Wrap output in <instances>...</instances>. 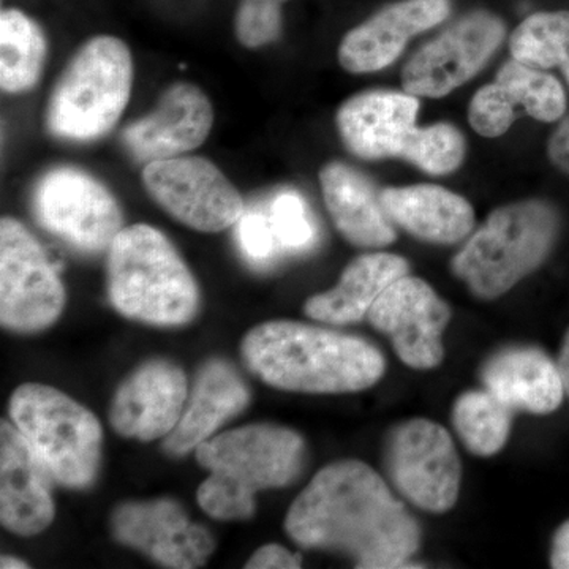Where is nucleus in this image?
Masks as SVG:
<instances>
[{
	"label": "nucleus",
	"mask_w": 569,
	"mask_h": 569,
	"mask_svg": "<svg viewBox=\"0 0 569 569\" xmlns=\"http://www.w3.org/2000/svg\"><path fill=\"white\" fill-rule=\"evenodd\" d=\"M284 530L301 548L346 553L362 569L410 567L421 546L418 520L361 460L318 471L291 505Z\"/></svg>",
	"instance_id": "f257e3e1"
},
{
	"label": "nucleus",
	"mask_w": 569,
	"mask_h": 569,
	"mask_svg": "<svg viewBox=\"0 0 569 569\" xmlns=\"http://www.w3.org/2000/svg\"><path fill=\"white\" fill-rule=\"evenodd\" d=\"M247 367L269 387L306 395H346L373 387L387 362L361 337L298 321H268L247 332Z\"/></svg>",
	"instance_id": "f03ea898"
},
{
	"label": "nucleus",
	"mask_w": 569,
	"mask_h": 569,
	"mask_svg": "<svg viewBox=\"0 0 569 569\" xmlns=\"http://www.w3.org/2000/svg\"><path fill=\"white\" fill-rule=\"evenodd\" d=\"M306 445L295 430L252 425L209 438L197 448V460L209 471L197 498L217 520H247L258 490L293 482L305 462Z\"/></svg>",
	"instance_id": "7ed1b4c3"
},
{
	"label": "nucleus",
	"mask_w": 569,
	"mask_h": 569,
	"mask_svg": "<svg viewBox=\"0 0 569 569\" xmlns=\"http://www.w3.org/2000/svg\"><path fill=\"white\" fill-rule=\"evenodd\" d=\"M108 296L121 316L153 326H181L197 316L200 291L170 239L151 227L122 228L108 249Z\"/></svg>",
	"instance_id": "20e7f679"
},
{
	"label": "nucleus",
	"mask_w": 569,
	"mask_h": 569,
	"mask_svg": "<svg viewBox=\"0 0 569 569\" xmlns=\"http://www.w3.org/2000/svg\"><path fill=\"white\" fill-rule=\"evenodd\" d=\"M133 73L126 41L112 36L86 41L52 89L44 111L47 132L73 142L110 133L132 97Z\"/></svg>",
	"instance_id": "39448f33"
},
{
	"label": "nucleus",
	"mask_w": 569,
	"mask_h": 569,
	"mask_svg": "<svg viewBox=\"0 0 569 569\" xmlns=\"http://www.w3.org/2000/svg\"><path fill=\"white\" fill-rule=\"evenodd\" d=\"M559 233V212L548 201L503 206L456 254L452 272L477 298H500L545 263Z\"/></svg>",
	"instance_id": "423d86ee"
},
{
	"label": "nucleus",
	"mask_w": 569,
	"mask_h": 569,
	"mask_svg": "<svg viewBox=\"0 0 569 569\" xmlns=\"http://www.w3.org/2000/svg\"><path fill=\"white\" fill-rule=\"evenodd\" d=\"M10 418L52 478L71 489L92 485L103 433L88 408L47 385L26 383L11 396Z\"/></svg>",
	"instance_id": "0eeeda50"
},
{
	"label": "nucleus",
	"mask_w": 569,
	"mask_h": 569,
	"mask_svg": "<svg viewBox=\"0 0 569 569\" xmlns=\"http://www.w3.org/2000/svg\"><path fill=\"white\" fill-rule=\"evenodd\" d=\"M33 217L63 244L86 254L110 249L122 230V209L103 182L77 167H56L33 183Z\"/></svg>",
	"instance_id": "6e6552de"
},
{
	"label": "nucleus",
	"mask_w": 569,
	"mask_h": 569,
	"mask_svg": "<svg viewBox=\"0 0 569 569\" xmlns=\"http://www.w3.org/2000/svg\"><path fill=\"white\" fill-rule=\"evenodd\" d=\"M66 288L36 236L13 217L0 222V321L39 332L61 317Z\"/></svg>",
	"instance_id": "1a4fd4ad"
},
{
	"label": "nucleus",
	"mask_w": 569,
	"mask_h": 569,
	"mask_svg": "<svg viewBox=\"0 0 569 569\" xmlns=\"http://www.w3.org/2000/svg\"><path fill=\"white\" fill-rule=\"evenodd\" d=\"M141 181L168 216L200 233H220L246 212L233 182L204 157L179 156L146 163Z\"/></svg>",
	"instance_id": "9d476101"
},
{
	"label": "nucleus",
	"mask_w": 569,
	"mask_h": 569,
	"mask_svg": "<svg viewBox=\"0 0 569 569\" xmlns=\"http://www.w3.org/2000/svg\"><path fill=\"white\" fill-rule=\"evenodd\" d=\"M385 467L396 489L429 512H447L458 503L462 467L455 441L443 426L410 419L389 432Z\"/></svg>",
	"instance_id": "9b49d317"
},
{
	"label": "nucleus",
	"mask_w": 569,
	"mask_h": 569,
	"mask_svg": "<svg viewBox=\"0 0 569 569\" xmlns=\"http://www.w3.org/2000/svg\"><path fill=\"white\" fill-rule=\"evenodd\" d=\"M507 37V26L488 10H475L422 44L402 70L403 91L441 99L482 70Z\"/></svg>",
	"instance_id": "f8f14e48"
},
{
	"label": "nucleus",
	"mask_w": 569,
	"mask_h": 569,
	"mask_svg": "<svg viewBox=\"0 0 569 569\" xmlns=\"http://www.w3.org/2000/svg\"><path fill=\"white\" fill-rule=\"evenodd\" d=\"M451 316L436 290L410 274L389 284L367 313L370 325L391 340L400 361L415 370L441 365L443 332Z\"/></svg>",
	"instance_id": "ddd939ff"
},
{
	"label": "nucleus",
	"mask_w": 569,
	"mask_h": 569,
	"mask_svg": "<svg viewBox=\"0 0 569 569\" xmlns=\"http://www.w3.org/2000/svg\"><path fill=\"white\" fill-rule=\"evenodd\" d=\"M111 530L119 542L168 568L201 567L216 548L211 533L190 522L170 498L121 505L112 515Z\"/></svg>",
	"instance_id": "4468645a"
},
{
	"label": "nucleus",
	"mask_w": 569,
	"mask_h": 569,
	"mask_svg": "<svg viewBox=\"0 0 569 569\" xmlns=\"http://www.w3.org/2000/svg\"><path fill=\"white\" fill-rule=\"evenodd\" d=\"M212 127L213 108L203 89L174 82L151 112L123 129L121 142L137 162L146 164L194 151L208 140Z\"/></svg>",
	"instance_id": "2eb2a0df"
},
{
	"label": "nucleus",
	"mask_w": 569,
	"mask_h": 569,
	"mask_svg": "<svg viewBox=\"0 0 569 569\" xmlns=\"http://www.w3.org/2000/svg\"><path fill=\"white\" fill-rule=\"evenodd\" d=\"M186 376L173 362L153 359L138 367L112 397L110 422L119 436L140 441L168 437L186 408Z\"/></svg>",
	"instance_id": "dca6fc26"
},
{
	"label": "nucleus",
	"mask_w": 569,
	"mask_h": 569,
	"mask_svg": "<svg viewBox=\"0 0 569 569\" xmlns=\"http://www.w3.org/2000/svg\"><path fill=\"white\" fill-rule=\"evenodd\" d=\"M449 0H400L351 29L340 43V66L350 73H373L397 61L408 41L451 14Z\"/></svg>",
	"instance_id": "f3484780"
},
{
	"label": "nucleus",
	"mask_w": 569,
	"mask_h": 569,
	"mask_svg": "<svg viewBox=\"0 0 569 569\" xmlns=\"http://www.w3.org/2000/svg\"><path fill=\"white\" fill-rule=\"evenodd\" d=\"M51 473L18 432L0 426V520L11 533L36 537L54 519L50 490Z\"/></svg>",
	"instance_id": "a211bd4d"
},
{
	"label": "nucleus",
	"mask_w": 569,
	"mask_h": 569,
	"mask_svg": "<svg viewBox=\"0 0 569 569\" xmlns=\"http://www.w3.org/2000/svg\"><path fill=\"white\" fill-rule=\"evenodd\" d=\"M417 96L396 91L356 93L340 104L337 130L348 151L362 160L400 159L417 127Z\"/></svg>",
	"instance_id": "6ab92c4d"
},
{
	"label": "nucleus",
	"mask_w": 569,
	"mask_h": 569,
	"mask_svg": "<svg viewBox=\"0 0 569 569\" xmlns=\"http://www.w3.org/2000/svg\"><path fill=\"white\" fill-rule=\"evenodd\" d=\"M249 402V388L238 370L223 359H211L198 372L182 417L164 440V451L176 458L193 451Z\"/></svg>",
	"instance_id": "aec40b11"
},
{
	"label": "nucleus",
	"mask_w": 569,
	"mask_h": 569,
	"mask_svg": "<svg viewBox=\"0 0 569 569\" xmlns=\"http://www.w3.org/2000/svg\"><path fill=\"white\" fill-rule=\"evenodd\" d=\"M479 373L485 388L512 411L549 415L563 400L559 366L539 348H505L490 356Z\"/></svg>",
	"instance_id": "412c9836"
},
{
	"label": "nucleus",
	"mask_w": 569,
	"mask_h": 569,
	"mask_svg": "<svg viewBox=\"0 0 569 569\" xmlns=\"http://www.w3.org/2000/svg\"><path fill=\"white\" fill-rule=\"evenodd\" d=\"M320 187L332 222L350 244L378 249L396 241L395 223L380 192L365 174L350 164L331 162L320 170Z\"/></svg>",
	"instance_id": "4be33fe9"
},
{
	"label": "nucleus",
	"mask_w": 569,
	"mask_h": 569,
	"mask_svg": "<svg viewBox=\"0 0 569 569\" xmlns=\"http://www.w3.org/2000/svg\"><path fill=\"white\" fill-rule=\"evenodd\" d=\"M392 223L430 244L452 246L470 236L475 212L466 198L433 183L389 187L380 192Z\"/></svg>",
	"instance_id": "5701e85b"
},
{
	"label": "nucleus",
	"mask_w": 569,
	"mask_h": 569,
	"mask_svg": "<svg viewBox=\"0 0 569 569\" xmlns=\"http://www.w3.org/2000/svg\"><path fill=\"white\" fill-rule=\"evenodd\" d=\"M408 271V261L399 254H362L347 266L332 290L312 296L306 302V316L323 323H358L389 284Z\"/></svg>",
	"instance_id": "b1692460"
},
{
	"label": "nucleus",
	"mask_w": 569,
	"mask_h": 569,
	"mask_svg": "<svg viewBox=\"0 0 569 569\" xmlns=\"http://www.w3.org/2000/svg\"><path fill=\"white\" fill-rule=\"evenodd\" d=\"M48 41L43 29L24 11L7 9L0 14V88L20 96L36 88L43 73Z\"/></svg>",
	"instance_id": "393cba45"
},
{
	"label": "nucleus",
	"mask_w": 569,
	"mask_h": 569,
	"mask_svg": "<svg viewBox=\"0 0 569 569\" xmlns=\"http://www.w3.org/2000/svg\"><path fill=\"white\" fill-rule=\"evenodd\" d=\"M515 411L488 389L467 391L452 407V425L468 451L490 458L507 445Z\"/></svg>",
	"instance_id": "a878e982"
},
{
	"label": "nucleus",
	"mask_w": 569,
	"mask_h": 569,
	"mask_svg": "<svg viewBox=\"0 0 569 569\" xmlns=\"http://www.w3.org/2000/svg\"><path fill=\"white\" fill-rule=\"evenodd\" d=\"M512 59L535 69H560L569 84V11H539L509 39Z\"/></svg>",
	"instance_id": "bb28decb"
},
{
	"label": "nucleus",
	"mask_w": 569,
	"mask_h": 569,
	"mask_svg": "<svg viewBox=\"0 0 569 569\" xmlns=\"http://www.w3.org/2000/svg\"><path fill=\"white\" fill-rule=\"evenodd\" d=\"M496 81L507 91L515 107H522L530 118L557 122L567 112V93L552 74L511 59L498 70Z\"/></svg>",
	"instance_id": "cd10ccee"
},
{
	"label": "nucleus",
	"mask_w": 569,
	"mask_h": 569,
	"mask_svg": "<svg viewBox=\"0 0 569 569\" xmlns=\"http://www.w3.org/2000/svg\"><path fill=\"white\" fill-rule=\"evenodd\" d=\"M400 159L430 176L449 174L458 170L466 159V138L458 127L447 122L415 127Z\"/></svg>",
	"instance_id": "c85d7f7f"
},
{
	"label": "nucleus",
	"mask_w": 569,
	"mask_h": 569,
	"mask_svg": "<svg viewBox=\"0 0 569 569\" xmlns=\"http://www.w3.org/2000/svg\"><path fill=\"white\" fill-rule=\"evenodd\" d=\"M269 219L283 252H305L316 244L317 228L306 201L296 192L276 194L269 208Z\"/></svg>",
	"instance_id": "c756f323"
},
{
	"label": "nucleus",
	"mask_w": 569,
	"mask_h": 569,
	"mask_svg": "<svg viewBox=\"0 0 569 569\" xmlns=\"http://www.w3.org/2000/svg\"><path fill=\"white\" fill-rule=\"evenodd\" d=\"M282 28V3L277 0H242L236 11V39L249 50L274 43Z\"/></svg>",
	"instance_id": "7c9ffc66"
},
{
	"label": "nucleus",
	"mask_w": 569,
	"mask_h": 569,
	"mask_svg": "<svg viewBox=\"0 0 569 569\" xmlns=\"http://www.w3.org/2000/svg\"><path fill=\"white\" fill-rule=\"evenodd\" d=\"M515 119V103L497 81L479 89L468 108L471 129L485 138H497L507 133Z\"/></svg>",
	"instance_id": "2f4dec72"
},
{
	"label": "nucleus",
	"mask_w": 569,
	"mask_h": 569,
	"mask_svg": "<svg viewBox=\"0 0 569 569\" xmlns=\"http://www.w3.org/2000/svg\"><path fill=\"white\" fill-rule=\"evenodd\" d=\"M236 239L247 260L258 268L271 266L283 252L269 213L258 211L242 213L241 219L236 223Z\"/></svg>",
	"instance_id": "473e14b6"
},
{
	"label": "nucleus",
	"mask_w": 569,
	"mask_h": 569,
	"mask_svg": "<svg viewBox=\"0 0 569 569\" xmlns=\"http://www.w3.org/2000/svg\"><path fill=\"white\" fill-rule=\"evenodd\" d=\"M249 569H295L301 568V556L290 552L279 545H268L258 549L246 563Z\"/></svg>",
	"instance_id": "72a5a7b5"
},
{
	"label": "nucleus",
	"mask_w": 569,
	"mask_h": 569,
	"mask_svg": "<svg viewBox=\"0 0 569 569\" xmlns=\"http://www.w3.org/2000/svg\"><path fill=\"white\" fill-rule=\"evenodd\" d=\"M548 153L550 162L569 174V114L560 119L559 127L550 137Z\"/></svg>",
	"instance_id": "f704fd0d"
},
{
	"label": "nucleus",
	"mask_w": 569,
	"mask_h": 569,
	"mask_svg": "<svg viewBox=\"0 0 569 569\" xmlns=\"http://www.w3.org/2000/svg\"><path fill=\"white\" fill-rule=\"evenodd\" d=\"M550 567L553 569H569V520L560 526V529L553 535Z\"/></svg>",
	"instance_id": "c9c22d12"
},
{
	"label": "nucleus",
	"mask_w": 569,
	"mask_h": 569,
	"mask_svg": "<svg viewBox=\"0 0 569 569\" xmlns=\"http://www.w3.org/2000/svg\"><path fill=\"white\" fill-rule=\"evenodd\" d=\"M559 372L561 377V383H563L565 392L569 397V329L567 336H565L563 343H561V350L559 356Z\"/></svg>",
	"instance_id": "e433bc0d"
},
{
	"label": "nucleus",
	"mask_w": 569,
	"mask_h": 569,
	"mask_svg": "<svg viewBox=\"0 0 569 569\" xmlns=\"http://www.w3.org/2000/svg\"><path fill=\"white\" fill-rule=\"evenodd\" d=\"M0 568L2 569H24L29 568L24 561L17 559V557L2 556V560H0Z\"/></svg>",
	"instance_id": "4c0bfd02"
},
{
	"label": "nucleus",
	"mask_w": 569,
	"mask_h": 569,
	"mask_svg": "<svg viewBox=\"0 0 569 569\" xmlns=\"http://www.w3.org/2000/svg\"><path fill=\"white\" fill-rule=\"evenodd\" d=\"M277 2L282 3V2H287V0H277Z\"/></svg>",
	"instance_id": "58836bf2"
}]
</instances>
